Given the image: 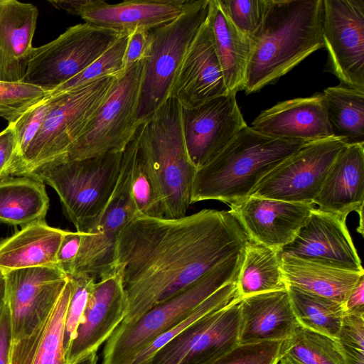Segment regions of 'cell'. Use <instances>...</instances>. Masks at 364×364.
I'll return each instance as SVG.
<instances>
[{
	"mask_svg": "<svg viewBox=\"0 0 364 364\" xmlns=\"http://www.w3.org/2000/svg\"><path fill=\"white\" fill-rule=\"evenodd\" d=\"M249 241L230 210L203 209L178 218L136 214L117 242L129 325L182 291Z\"/></svg>",
	"mask_w": 364,
	"mask_h": 364,
	"instance_id": "obj_1",
	"label": "cell"
},
{
	"mask_svg": "<svg viewBox=\"0 0 364 364\" xmlns=\"http://www.w3.org/2000/svg\"><path fill=\"white\" fill-rule=\"evenodd\" d=\"M323 0H271L252 50L243 90L259 91L323 48Z\"/></svg>",
	"mask_w": 364,
	"mask_h": 364,
	"instance_id": "obj_2",
	"label": "cell"
},
{
	"mask_svg": "<svg viewBox=\"0 0 364 364\" xmlns=\"http://www.w3.org/2000/svg\"><path fill=\"white\" fill-rule=\"evenodd\" d=\"M309 142L267 136L246 126L214 159L197 169L191 203L216 200L230 205L239 202Z\"/></svg>",
	"mask_w": 364,
	"mask_h": 364,
	"instance_id": "obj_3",
	"label": "cell"
},
{
	"mask_svg": "<svg viewBox=\"0 0 364 364\" xmlns=\"http://www.w3.org/2000/svg\"><path fill=\"white\" fill-rule=\"evenodd\" d=\"M122 159L123 151L82 159H61L28 176L53 188L77 232L87 234L100 220L114 191Z\"/></svg>",
	"mask_w": 364,
	"mask_h": 364,
	"instance_id": "obj_4",
	"label": "cell"
},
{
	"mask_svg": "<svg viewBox=\"0 0 364 364\" xmlns=\"http://www.w3.org/2000/svg\"><path fill=\"white\" fill-rule=\"evenodd\" d=\"M243 251L218 264L191 286L154 306L133 323L119 325L105 343L102 364H129L153 340L183 321L222 287L235 281Z\"/></svg>",
	"mask_w": 364,
	"mask_h": 364,
	"instance_id": "obj_5",
	"label": "cell"
},
{
	"mask_svg": "<svg viewBox=\"0 0 364 364\" xmlns=\"http://www.w3.org/2000/svg\"><path fill=\"white\" fill-rule=\"evenodd\" d=\"M181 106L168 97L139 126L141 143L159 185L164 218L186 215L197 168L188 155L181 124Z\"/></svg>",
	"mask_w": 364,
	"mask_h": 364,
	"instance_id": "obj_6",
	"label": "cell"
},
{
	"mask_svg": "<svg viewBox=\"0 0 364 364\" xmlns=\"http://www.w3.org/2000/svg\"><path fill=\"white\" fill-rule=\"evenodd\" d=\"M117 76H107L50 99L43 123L23 156L6 176H28L66 156L109 93Z\"/></svg>",
	"mask_w": 364,
	"mask_h": 364,
	"instance_id": "obj_7",
	"label": "cell"
},
{
	"mask_svg": "<svg viewBox=\"0 0 364 364\" xmlns=\"http://www.w3.org/2000/svg\"><path fill=\"white\" fill-rule=\"evenodd\" d=\"M209 9L210 0H196L181 16L150 31L139 96V124L147 122L169 97L177 72Z\"/></svg>",
	"mask_w": 364,
	"mask_h": 364,
	"instance_id": "obj_8",
	"label": "cell"
},
{
	"mask_svg": "<svg viewBox=\"0 0 364 364\" xmlns=\"http://www.w3.org/2000/svg\"><path fill=\"white\" fill-rule=\"evenodd\" d=\"M144 60L117 76L85 129L63 159L76 160L124 151L139 124Z\"/></svg>",
	"mask_w": 364,
	"mask_h": 364,
	"instance_id": "obj_9",
	"label": "cell"
},
{
	"mask_svg": "<svg viewBox=\"0 0 364 364\" xmlns=\"http://www.w3.org/2000/svg\"><path fill=\"white\" fill-rule=\"evenodd\" d=\"M123 33L85 22L71 26L55 40L33 48L23 82L49 92L82 72Z\"/></svg>",
	"mask_w": 364,
	"mask_h": 364,
	"instance_id": "obj_10",
	"label": "cell"
},
{
	"mask_svg": "<svg viewBox=\"0 0 364 364\" xmlns=\"http://www.w3.org/2000/svg\"><path fill=\"white\" fill-rule=\"evenodd\" d=\"M347 144L336 136L307 143L267 173L250 196L313 203L333 162Z\"/></svg>",
	"mask_w": 364,
	"mask_h": 364,
	"instance_id": "obj_11",
	"label": "cell"
},
{
	"mask_svg": "<svg viewBox=\"0 0 364 364\" xmlns=\"http://www.w3.org/2000/svg\"><path fill=\"white\" fill-rule=\"evenodd\" d=\"M132 139L123 151L120 175L102 215L90 233L81 235L71 277L85 275L97 281L114 269L117 239L124 228L137 214L131 193Z\"/></svg>",
	"mask_w": 364,
	"mask_h": 364,
	"instance_id": "obj_12",
	"label": "cell"
},
{
	"mask_svg": "<svg viewBox=\"0 0 364 364\" xmlns=\"http://www.w3.org/2000/svg\"><path fill=\"white\" fill-rule=\"evenodd\" d=\"M325 71L341 85L364 89V0H323Z\"/></svg>",
	"mask_w": 364,
	"mask_h": 364,
	"instance_id": "obj_13",
	"label": "cell"
},
{
	"mask_svg": "<svg viewBox=\"0 0 364 364\" xmlns=\"http://www.w3.org/2000/svg\"><path fill=\"white\" fill-rule=\"evenodd\" d=\"M240 299L196 321L144 364H208L239 344Z\"/></svg>",
	"mask_w": 364,
	"mask_h": 364,
	"instance_id": "obj_14",
	"label": "cell"
},
{
	"mask_svg": "<svg viewBox=\"0 0 364 364\" xmlns=\"http://www.w3.org/2000/svg\"><path fill=\"white\" fill-rule=\"evenodd\" d=\"M9 309L11 343L28 336L47 318L68 277L58 267H37L2 273Z\"/></svg>",
	"mask_w": 364,
	"mask_h": 364,
	"instance_id": "obj_15",
	"label": "cell"
},
{
	"mask_svg": "<svg viewBox=\"0 0 364 364\" xmlns=\"http://www.w3.org/2000/svg\"><path fill=\"white\" fill-rule=\"evenodd\" d=\"M181 115L187 151L197 169L214 159L247 126L234 92L194 107H181Z\"/></svg>",
	"mask_w": 364,
	"mask_h": 364,
	"instance_id": "obj_16",
	"label": "cell"
},
{
	"mask_svg": "<svg viewBox=\"0 0 364 364\" xmlns=\"http://www.w3.org/2000/svg\"><path fill=\"white\" fill-rule=\"evenodd\" d=\"M230 208L249 241L279 253L295 239L316 208L314 203L252 196L230 205Z\"/></svg>",
	"mask_w": 364,
	"mask_h": 364,
	"instance_id": "obj_17",
	"label": "cell"
},
{
	"mask_svg": "<svg viewBox=\"0 0 364 364\" xmlns=\"http://www.w3.org/2000/svg\"><path fill=\"white\" fill-rule=\"evenodd\" d=\"M127 309L121 272L115 267L94 284L75 336L65 353V363L76 364L97 353L122 323Z\"/></svg>",
	"mask_w": 364,
	"mask_h": 364,
	"instance_id": "obj_18",
	"label": "cell"
},
{
	"mask_svg": "<svg viewBox=\"0 0 364 364\" xmlns=\"http://www.w3.org/2000/svg\"><path fill=\"white\" fill-rule=\"evenodd\" d=\"M280 254L346 270L364 272L346 220L316 208Z\"/></svg>",
	"mask_w": 364,
	"mask_h": 364,
	"instance_id": "obj_19",
	"label": "cell"
},
{
	"mask_svg": "<svg viewBox=\"0 0 364 364\" xmlns=\"http://www.w3.org/2000/svg\"><path fill=\"white\" fill-rule=\"evenodd\" d=\"M228 93L207 18L186 53L169 97L191 108Z\"/></svg>",
	"mask_w": 364,
	"mask_h": 364,
	"instance_id": "obj_20",
	"label": "cell"
},
{
	"mask_svg": "<svg viewBox=\"0 0 364 364\" xmlns=\"http://www.w3.org/2000/svg\"><path fill=\"white\" fill-rule=\"evenodd\" d=\"M251 127L267 136L306 141L334 136L322 92L280 102L262 111Z\"/></svg>",
	"mask_w": 364,
	"mask_h": 364,
	"instance_id": "obj_21",
	"label": "cell"
},
{
	"mask_svg": "<svg viewBox=\"0 0 364 364\" xmlns=\"http://www.w3.org/2000/svg\"><path fill=\"white\" fill-rule=\"evenodd\" d=\"M195 1L131 0L108 4L102 0H85L78 16L85 23L120 32L150 31L178 17Z\"/></svg>",
	"mask_w": 364,
	"mask_h": 364,
	"instance_id": "obj_22",
	"label": "cell"
},
{
	"mask_svg": "<svg viewBox=\"0 0 364 364\" xmlns=\"http://www.w3.org/2000/svg\"><path fill=\"white\" fill-rule=\"evenodd\" d=\"M364 142L348 144L330 167L313 203L318 210L346 220L356 212L363 216Z\"/></svg>",
	"mask_w": 364,
	"mask_h": 364,
	"instance_id": "obj_23",
	"label": "cell"
},
{
	"mask_svg": "<svg viewBox=\"0 0 364 364\" xmlns=\"http://www.w3.org/2000/svg\"><path fill=\"white\" fill-rule=\"evenodd\" d=\"M239 344L283 341L300 326L287 289L241 299Z\"/></svg>",
	"mask_w": 364,
	"mask_h": 364,
	"instance_id": "obj_24",
	"label": "cell"
},
{
	"mask_svg": "<svg viewBox=\"0 0 364 364\" xmlns=\"http://www.w3.org/2000/svg\"><path fill=\"white\" fill-rule=\"evenodd\" d=\"M38 16L32 4L0 0V80L23 82Z\"/></svg>",
	"mask_w": 364,
	"mask_h": 364,
	"instance_id": "obj_25",
	"label": "cell"
},
{
	"mask_svg": "<svg viewBox=\"0 0 364 364\" xmlns=\"http://www.w3.org/2000/svg\"><path fill=\"white\" fill-rule=\"evenodd\" d=\"M73 290L68 280L54 307L44 321L28 336L11 343L9 364H66L64 331Z\"/></svg>",
	"mask_w": 364,
	"mask_h": 364,
	"instance_id": "obj_26",
	"label": "cell"
},
{
	"mask_svg": "<svg viewBox=\"0 0 364 364\" xmlns=\"http://www.w3.org/2000/svg\"><path fill=\"white\" fill-rule=\"evenodd\" d=\"M65 230L45 220L26 225L0 242V273L37 267H56V255Z\"/></svg>",
	"mask_w": 364,
	"mask_h": 364,
	"instance_id": "obj_27",
	"label": "cell"
},
{
	"mask_svg": "<svg viewBox=\"0 0 364 364\" xmlns=\"http://www.w3.org/2000/svg\"><path fill=\"white\" fill-rule=\"evenodd\" d=\"M282 269L287 286L344 304L364 272L346 270L280 254Z\"/></svg>",
	"mask_w": 364,
	"mask_h": 364,
	"instance_id": "obj_28",
	"label": "cell"
},
{
	"mask_svg": "<svg viewBox=\"0 0 364 364\" xmlns=\"http://www.w3.org/2000/svg\"><path fill=\"white\" fill-rule=\"evenodd\" d=\"M208 19L228 91L243 90L252 41L234 26L219 0H210Z\"/></svg>",
	"mask_w": 364,
	"mask_h": 364,
	"instance_id": "obj_29",
	"label": "cell"
},
{
	"mask_svg": "<svg viewBox=\"0 0 364 364\" xmlns=\"http://www.w3.org/2000/svg\"><path fill=\"white\" fill-rule=\"evenodd\" d=\"M48 207L42 181L25 176L0 179V222L23 227L45 220Z\"/></svg>",
	"mask_w": 364,
	"mask_h": 364,
	"instance_id": "obj_30",
	"label": "cell"
},
{
	"mask_svg": "<svg viewBox=\"0 0 364 364\" xmlns=\"http://www.w3.org/2000/svg\"><path fill=\"white\" fill-rule=\"evenodd\" d=\"M239 296H246L287 289L280 253L248 241L236 279Z\"/></svg>",
	"mask_w": 364,
	"mask_h": 364,
	"instance_id": "obj_31",
	"label": "cell"
},
{
	"mask_svg": "<svg viewBox=\"0 0 364 364\" xmlns=\"http://www.w3.org/2000/svg\"><path fill=\"white\" fill-rule=\"evenodd\" d=\"M334 136L347 144L364 142V89L339 85L322 92Z\"/></svg>",
	"mask_w": 364,
	"mask_h": 364,
	"instance_id": "obj_32",
	"label": "cell"
},
{
	"mask_svg": "<svg viewBox=\"0 0 364 364\" xmlns=\"http://www.w3.org/2000/svg\"><path fill=\"white\" fill-rule=\"evenodd\" d=\"M295 316L304 328L336 339L345 311L343 305L287 286Z\"/></svg>",
	"mask_w": 364,
	"mask_h": 364,
	"instance_id": "obj_33",
	"label": "cell"
},
{
	"mask_svg": "<svg viewBox=\"0 0 364 364\" xmlns=\"http://www.w3.org/2000/svg\"><path fill=\"white\" fill-rule=\"evenodd\" d=\"M279 360L291 364H346L336 339L302 326L282 341Z\"/></svg>",
	"mask_w": 364,
	"mask_h": 364,
	"instance_id": "obj_34",
	"label": "cell"
},
{
	"mask_svg": "<svg viewBox=\"0 0 364 364\" xmlns=\"http://www.w3.org/2000/svg\"><path fill=\"white\" fill-rule=\"evenodd\" d=\"M132 139L134 158L131 193L137 213L148 217L164 218L160 189L141 145L139 127Z\"/></svg>",
	"mask_w": 364,
	"mask_h": 364,
	"instance_id": "obj_35",
	"label": "cell"
},
{
	"mask_svg": "<svg viewBox=\"0 0 364 364\" xmlns=\"http://www.w3.org/2000/svg\"><path fill=\"white\" fill-rule=\"evenodd\" d=\"M240 299L237 293L236 280L226 284L199 304L183 321L145 346L129 364H144L156 351L196 321Z\"/></svg>",
	"mask_w": 364,
	"mask_h": 364,
	"instance_id": "obj_36",
	"label": "cell"
},
{
	"mask_svg": "<svg viewBox=\"0 0 364 364\" xmlns=\"http://www.w3.org/2000/svg\"><path fill=\"white\" fill-rule=\"evenodd\" d=\"M130 32L120 37L100 57L75 77L48 92V97L68 92L107 76H118L124 70V55Z\"/></svg>",
	"mask_w": 364,
	"mask_h": 364,
	"instance_id": "obj_37",
	"label": "cell"
},
{
	"mask_svg": "<svg viewBox=\"0 0 364 364\" xmlns=\"http://www.w3.org/2000/svg\"><path fill=\"white\" fill-rule=\"evenodd\" d=\"M48 96V91L25 82L0 80V117L14 123Z\"/></svg>",
	"mask_w": 364,
	"mask_h": 364,
	"instance_id": "obj_38",
	"label": "cell"
},
{
	"mask_svg": "<svg viewBox=\"0 0 364 364\" xmlns=\"http://www.w3.org/2000/svg\"><path fill=\"white\" fill-rule=\"evenodd\" d=\"M234 26L252 39L260 29L271 0H219Z\"/></svg>",
	"mask_w": 364,
	"mask_h": 364,
	"instance_id": "obj_39",
	"label": "cell"
},
{
	"mask_svg": "<svg viewBox=\"0 0 364 364\" xmlns=\"http://www.w3.org/2000/svg\"><path fill=\"white\" fill-rule=\"evenodd\" d=\"M282 341L238 344L208 364H278Z\"/></svg>",
	"mask_w": 364,
	"mask_h": 364,
	"instance_id": "obj_40",
	"label": "cell"
},
{
	"mask_svg": "<svg viewBox=\"0 0 364 364\" xmlns=\"http://www.w3.org/2000/svg\"><path fill=\"white\" fill-rule=\"evenodd\" d=\"M336 341L346 364H364V313H344Z\"/></svg>",
	"mask_w": 364,
	"mask_h": 364,
	"instance_id": "obj_41",
	"label": "cell"
},
{
	"mask_svg": "<svg viewBox=\"0 0 364 364\" xmlns=\"http://www.w3.org/2000/svg\"><path fill=\"white\" fill-rule=\"evenodd\" d=\"M73 282L65 323L64 350L67 352L79 325L96 280L85 275L69 277Z\"/></svg>",
	"mask_w": 364,
	"mask_h": 364,
	"instance_id": "obj_42",
	"label": "cell"
},
{
	"mask_svg": "<svg viewBox=\"0 0 364 364\" xmlns=\"http://www.w3.org/2000/svg\"><path fill=\"white\" fill-rule=\"evenodd\" d=\"M49 105L50 99L46 97L30 108L16 122L12 123L16 139V151L10 167L21 159L26 151L43 123Z\"/></svg>",
	"mask_w": 364,
	"mask_h": 364,
	"instance_id": "obj_43",
	"label": "cell"
},
{
	"mask_svg": "<svg viewBox=\"0 0 364 364\" xmlns=\"http://www.w3.org/2000/svg\"><path fill=\"white\" fill-rule=\"evenodd\" d=\"M81 235L82 233L77 231H65L57 252L56 267L68 277L74 273Z\"/></svg>",
	"mask_w": 364,
	"mask_h": 364,
	"instance_id": "obj_44",
	"label": "cell"
},
{
	"mask_svg": "<svg viewBox=\"0 0 364 364\" xmlns=\"http://www.w3.org/2000/svg\"><path fill=\"white\" fill-rule=\"evenodd\" d=\"M150 31L136 29L129 33L124 55V70L145 58L150 41Z\"/></svg>",
	"mask_w": 364,
	"mask_h": 364,
	"instance_id": "obj_45",
	"label": "cell"
},
{
	"mask_svg": "<svg viewBox=\"0 0 364 364\" xmlns=\"http://www.w3.org/2000/svg\"><path fill=\"white\" fill-rule=\"evenodd\" d=\"M16 151V139L13 124L11 123L0 132V179L6 177Z\"/></svg>",
	"mask_w": 364,
	"mask_h": 364,
	"instance_id": "obj_46",
	"label": "cell"
},
{
	"mask_svg": "<svg viewBox=\"0 0 364 364\" xmlns=\"http://www.w3.org/2000/svg\"><path fill=\"white\" fill-rule=\"evenodd\" d=\"M11 344L10 314L6 303L0 313V364H9Z\"/></svg>",
	"mask_w": 364,
	"mask_h": 364,
	"instance_id": "obj_47",
	"label": "cell"
},
{
	"mask_svg": "<svg viewBox=\"0 0 364 364\" xmlns=\"http://www.w3.org/2000/svg\"><path fill=\"white\" fill-rule=\"evenodd\" d=\"M343 308L346 313H364V275L349 294Z\"/></svg>",
	"mask_w": 364,
	"mask_h": 364,
	"instance_id": "obj_48",
	"label": "cell"
},
{
	"mask_svg": "<svg viewBox=\"0 0 364 364\" xmlns=\"http://www.w3.org/2000/svg\"><path fill=\"white\" fill-rule=\"evenodd\" d=\"M6 304V284L4 275L0 273V313Z\"/></svg>",
	"mask_w": 364,
	"mask_h": 364,
	"instance_id": "obj_49",
	"label": "cell"
},
{
	"mask_svg": "<svg viewBox=\"0 0 364 364\" xmlns=\"http://www.w3.org/2000/svg\"><path fill=\"white\" fill-rule=\"evenodd\" d=\"M76 364H92V363L87 360H81V361L77 363Z\"/></svg>",
	"mask_w": 364,
	"mask_h": 364,
	"instance_id": "obj_50",
	"label": "cell"
},
{
	"mask_svg": "<svg viewBox=\"0 0 364 364\" xmlns=\"http://www.w3.org/2000/svg\"><path fill=\"white\" fill-rule=\"evenodd\" d=\"M278 364H291V363L286 360H279V362Z\"/></svg>",
	"mask_w": 364,
	"mask_h": 364,
	"instance_id": "obj_51",
	"label": "cell"
}]
</instances>
